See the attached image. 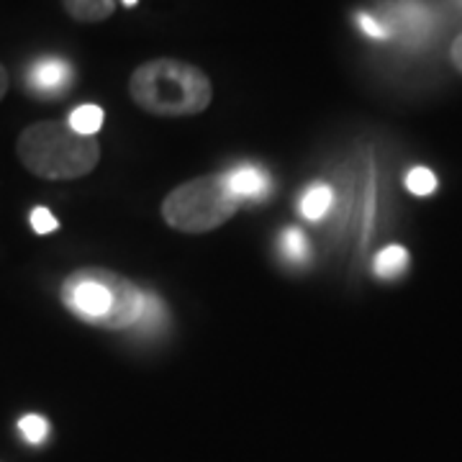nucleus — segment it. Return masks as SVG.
Wrapping results in <instances>:
<instances>
[{
	"label": "nucleus",
	"instance_id": "nucleus-1",
	"mask_svg": "<svg viewBox=\"0 0 462 462\" xmlns=\"http://www.w3.org/2000/svg\"><path fill=\"white\" fill-rule=\"evenodd\" d=\"M62 303L85 324L106 331L132 329L147 311V296L108 267H80L62 282Z\"/></svg>",
	"mask_w": 462,
	"mask_h": 462
},
{
	"label": "nucleus",
	"instance_id": "nucleus-2",
	"mask_svg": "<svg viewBox=\"0 0 462 462\" xmlns=\"http://www.w3.org/2000/svg\"><path fill=\"white\" fill-rule=\"evenodd\" d=\"M129 96L152 116L182 118L203 114L214 100V85L200 67L160 57L139 65L129 78Z\"/></svg>",
	"mask_w": 462,
	"mask_h": 462
},
{
	"label": "nucleus",
	"instance_id": "nucleus-3",
	"mask_svg": "<svg viewBox=\"0 0 462 462\" xmlns=\"http://www.w3.org/2000/svg\"><path fill=\"white\" fill-rule=\"evenodd\" d=\"M16 154L42 180H78L98 167L100 144L60 121H36L18 134Z\"/></svg>",
	"mask_w": 462,
	"mask_h": 462
},
{
	"label": "nucleus",
	"instance_id": "nucleus-4",
	"mask_svg": "<svg viewBox=\"0 0 462 462\" xmlns=\"http://www.w3.org/2000/svg\"><path fill=\"white\" fill-rule=\"evenodd\" d=\"M236 211L239 199L231 193L224 172L180 182L162 200L165 224L182 234H208L224 226Z\"/></svg>",
	"mask_w": 462,
	"mask_h": 462
},
{
	"label": "nucleus",
	"instance_id": "nucleus-5",
	"mask_svg": "<svg viewBox=\"0 0 462 462\" xmlns=\"http://www.w3.org/2000/svg\"><path fill=\"white\" fill-rule=\"evenodd\" d=\"M72 78H75V72H72V67L67 65L65 60L47 57V60H39L29 69L26 83H29V90H33L36 96L54 98V96H62L67 88L72 85Z\"/></svg>",
	"mask_w": 462,
	"mask_h": 462
},
{
	"label": "nucleus",
	"instance_id": "nucleus-6",
	"mask_svg": "<svg viewBox=\"0 0 462 462\" xmlns=\"http://www.w3.org/2000/svg\"><path fill=\"white\" fill-rule=\"evenodd\" d=\"M224 175H226L231 193L239 200H263L270 193V175L264 172L263 167L242 165L224 172Z\"/></svg>",
	"mask_w": 462,
	"mask_h": 462
},
{
	"label": "nucleus",
	"instance_id": "nucleus-7",
	"mask_svg": "<svg viewBox=\"0 0 462 462\" xmlns=\"http://www.w3.org/2000/svg\"><path fill=\"white\" fill-rule=\"evenodd\" d=\"M67 16L80 21V23H100L114 16V0H62Z\"/></svg>",
	"mask_w": 462,
	"mask_h": 462
},
{
	"label": "nucleus",
	"instance_id": "nucleus-8",
	"mask_svg": "<svg viewBox=\"0 0 462 462\" xmlns=\"http://www.w3.org/2000/svg\"><path fill=\"white\" fill-rule=\"evenodd\" d=\"M375 275L383 278V281H393L398 275H403L406 273V267H409V249L401 247V245H391V247L380 249L378 254H375Z\"/></svg>",
	"mask_w": 462,
	"mask_h": 462
},
{
	"label": "nucleus",
	"instance_id": "nucleus-9",
	"mask_svg": "<svg viewBox=\"0 0 462 462\" xmlns=\"http://www.w3.org/2000/svg\"><path fill=\"white\" fill-rule=\"evenodd\" d=\"M331 203H334V193H331L329 185L316 182L300 199V214L309 221H319V218H324V216L329 214Z\"/></svg>",
	"mask_w": 462,
	"mask_h": 462
},
{
	"label": "nucleus",
	"instance_id": "nucleus-10",
	"mask_svg": "<svg viewBox=\"0 0 462 462\" xmlns=\"http://www.w3.org/2000/svg\"><path fill=\"white\" fill-rule=\"evenodd\" d=\"M103 108L96 106V103H85V106H78L69 118H67V126L72 132L83 134V136H96V134L103 129Z\"/></svg>",
	"mask_w": 462,
	"mask_h": 462
},
{
	"label": "nucleus",
	"instance_id": "nucleus-11",
	"mask_svg": "<svg viewBox=\"0 0 462 462\" xmlns=\"http://www.w3.org/2000/svg\"><path fill=\"white\" fill-rule=\"evenodd\" d=\"M406 188H409V193L421 196V199L431 196L437 190V175L431 172L430 167H413L406 175Z\"/></svg>",
	"mask_w": 462,
	"mask_h": 462
},
{
	"label": "nucleus",
	"instance_id": "nucleus-12",
	"mask_svg": "<svg viewBox=\"0 0 462 462\" xmlns=\"http://www.w3.org/2000/svg\"><path fill=\"white\" fill-rule=\"evenodd\" d=\"M18 431L23 434L26 442L39 445V442H44L47 434H50V421H47L44 416H39V413H26V416H21V421H18Z\"/></svg>",
	"mask_w": 462,
	"mask_h": 462
},
{
	"label": "nucleus",
	"instance_id": "nucleus-13",
	"mask_svg": "<svg viewBox=\"0 0 462 462\" xmlns=\"http://www.w3.org/2000/svg\"><path fill=\"white\" fill-rule=\"evenodd\" d=\"M281 249L291 263H303L309 254V242H306L303 231L285 229L281 236Z\"/></svg>",
	"mask_w": 462,
	"mask_h": 462
},
{
	"label": "nucleus",
	"instance_id": "nucleus-14",
	"mask_svg": "<svg viewBox=\"0 0 462 462\" xmlns=\"http://www.w3.org/2000/svg\"><path fill=\"white\" fill-rule=\"evenodd\" d=\"M32 229L36 231V234H54V231L60 229V221L51 216L50 208L36 206L32 211Z\"/></svg>",
	"mask_w": 462,
	"mask_h": 462
},
{
	"label": "nucleus",
	"instance_id": "nucleus-15",
	"mask_svg": "<svg viewBox=\"0 0 462 462\" xmlns=\"http://www.w3.org/2000/svg\"><path fill=\"white\" fill-rule=\"evenodd\" d=\"M357 23H360V29H363L370 39H388V36H391L388 26H383L380 21H375L373 16H367V14H360V16H357Z\"/></svg>",
	"mask_w": 462,
	"mask_h": 462
},
{
	"label": "nucleus",
	"instance_id": "nucleus-16",
	"mask_svg": "<svg viewBox=\"0 0 462 462\" xmlns=\"http://www.w3.org/2000/svg\"><path fill=\"white\" fill-rule=\"evenodd\" d=\"M449 54H452V62H455V67L462 72V33L452 42V50H449Z\"/></svg>",
	"mask_w": 462,
	"mask_h": 462
},
{
	"label": "nucleus",
	"instance_id": "nucleus-17",
	"mask_svg": "<svg viewBox=\"0 0 462 462\" xmlns=\"http://www.w3.org/2000/svg\"><path fill=\"white\" fill-rule=\"evenodd\" d=\"M5 93H8V69L0 65V100L5 98Z\"/></svg>",
	"mask_w": 462,
	"mask_h": 462
},
{
	"label": "nucleus",
	"instance_id": "nucleus-18",
	"mask_svg": "<svg viewBox=\"0 0 462 462\" xmlns=\"http://www.w3.org/2000/svg\"><path fill=\"white\" fill-rule=\"evenodd\" d=\"M136 3H139V0H124V5H126V8H134Z\"/></svg>",
	"mask_w": 462,
	"mask_h": 462
}]
</instances>
